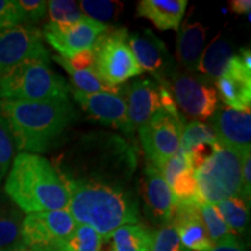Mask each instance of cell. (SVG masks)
Listing matches in <instances>:
<instances>
[{
	"instance_id": "cell-1",
	"label": "cell",
	"mask_w": 251,
	"mask_h": 251,
	"mask_svg": "<svg viewBox=\"0 0 251 251\" xmlns=\"http://www.w3.org/2000/svg\"><path fill=\"white\" fill-rule=\"evenodd\" d=\"M136 165L135 146L108 131L81 135L52 164L63 184L92 183L122 188L133 181Z\"/></svg>"
},
{
	"instance_id": "cell-2",
	"label": "cell",
	"mask_w": 251,
	"mask_h": 251,
	"mask_svg": "<svg viewBox=\"0 0 251 251\" xmlns=\"http://www.w3.org/2000/svg\"><path fill=\"white\" fill-rule=\"evenodd\" d=\"M0 114L5 118L20 152H46L61 142L77 111L70 100L18 101L0 99Z\"/></svg>"
},
{
	"instance_id": "cell-3",
	"label": "cell",
	"mask_w": 251,
	"mask_h": 251,
	"mask_svg": "<svg viewBox=\"0 0 251 251\" xmlns=\"http://www.w3.org/2000/svg\"><path fill=\"white\" fill-rule=\"evenodd\" d=\"M68 212L77 225L89 226L102 240L122 226L139 222V203L126 188L92 183L64 184Z\"/></svg>"
},
{
	"instance_id": "cell-4",
	"label": "cell",
	"mask_w": 251,
	"mask_h": 251,
	"mask_svg": "<svg viewBox=\"0 0 251 251\" xmlns=\"http://www.w3.org/2000/svg\"><path fill=\"white\" fill-rule=\"evenodd\" d=\"M5 194L27 214L67 209L69 205L68 190L56 169L35 153L20 152L13 159Z\"/></svg>"
},
{
	"instance_id": "cell-5",
	"label": "cell",
	"mask_w": 251,
	"mask_h": 251,
	"mask_svg": "<svg viewBox=\"0 0 251 251\" xmlns=\"http://www.w3.org/2000/svg\"><path fill=\"white\" fill-rule=\"evenodd\" d=\"M71 86L49 68V63L28 59L0 77V99L50 101L69 99Z\"/></svg>"
},
{
	"instance_id": "cell-6",
	"label": "cell",
	"mask_w": 251,
	"mask_h": 251,
	"mask_svg": "<svg viewBox=\"0 0 251 251\" xmlns=\"http://www.w3.org/2000/svg\"><path fill=\"white\" fill-rule=\"evenodd\" d=\"M242 155L220 146L215 147L214 155L201 168L194 171L202 201L216 205L227 198H242Z\"/></svg>"
},
{
	"instance_id": "cell-7",
	"label": "cell",
	"mask_w": 251,
	"mask_h": 251,
	"mask_svg": "<svg viewBox=\"0 0 251 251\" xmlns=\"http://www.w3.org/2000/svg\"><path fill=\"white\" fill-rule=\"evenodd\" d=\"M128 31L125 28H109L92 47L93 69L106 83L118 86L142 74L128 46Z\"/></svg>"
},
{
	"instance_id": "cell-8",
	"label": "cell",
	"mask_w": 251,
	"mask_h": 251,
	"mask_svg": "<svg viewBox=\"0 0 251 251\" xmlns=\"http://www.w3.org/2000/svg\"><path fill=\"white\" fill-rule=\"evenodd\" d=\"M161 86L170 90L178 109L193 119H209L218 107L215 87L200 76L175 70Z\"/></svg>"
},
{
	"instance_id": "cell-9",
	"label": "cell",
	"mask_w": 251,
	"mask_h": 251,
	"mask_svg": "<svg viewBox=\"0 0 251 251\" xmlns=\"http://www.w3.org/2000/svg\"><path fill=\"white\" fill-rule=\"evenodd\" d=\"M184 122V118L175 117L164 109H159L137 129L144 153L155 168H161L179 150Z\"/></svg>"
},
{
	"instance_id": "cell-10",
	"label": "cell",
	"mask_w": 251,
	"mask_h": 251,
	"mask_svg": "<svg viewBox=\"0 0 251 251\" xmlns=\"http://www.w3.org/2000/svg\"><path fill=\"white\" fill-rule=\"evenodd\" d=\"M76 221L68 209L27 214L21 225V238L25 247L36 251H56L75 228Z\"/></svg>"
},
{
	"instance_id": "cell-11",
	"label": "cell",
	"mask_w": 251,
	"mask_h": 251,
	"mask_svg": "<svg viewBox=\"0 0 251 251\" xmlns=\"http://www.w3.org/2000/svg\"><path fill=\"white\" fill-rule=\"evenodd\" d=\"M42 31L30 25L0 29V77L28 59L49 63Z\"/></svg>"
},
{
	"instance_id": "cell-12",
	"label": "cell",
	"mask_w": 251,
	"mask_h": 251,
	"mask_svg": "<svg viewBox=\"0 0 251 251\" xmlns=\"http://www.w3.org/2000/svg\"><path fill=\"white\" fill-rule=\"evenodd\" d=\"M108 29L107 25L84 17L72 24L47 23L42 35L47 42L61 54L70 59L81 51L92 49L98 37Z\"/></svg>"
},
{
	"instance_id": "cell-13",
	"label": "cell",
	"mask_w": 251,
	"mask_h": 251,
	"mask_svg": "<svg viewBox=\"0 0 251 251\" xmlns=\"http://www.w3.org/2000/svg\"><path fill=\"white\" fill-rule=\"evenodd\" d=\"M70 93L90 119L109 126L126 135L134 133L128 119L127 103L124 93H83L72 87Z\"/></svg>"
},
{
	"instance_id": "cell-14",
	"label": "cell",
	"mask_w": 251,
	"mask_h": 251,
	"mask_svg": "<svg viewBox=\"0 0 251 251\" xmlns=\"http://www.w3.org/2000/svg\"><path fill=\"white\" fill-rule=\"evenodd\" d=\"M128 46L141 70L152 75L158 85L164 84L175 71L174 59L165 43L150 29L128 35Z\"/></svg>"
},
{
	"instance_id": "cell-15",
	"label": "cell",
	"mask_w": 251,
	"mask_h": 251,
	"mask_svg": "<svg viewBox=\"0 0 251 251\" xmlns=\"http://www.w3.org/2000/svg\"><path fill=\"white\" fill-rule=\"evenodd\" d=\"M211 128L220 146L241 155L251 149V113L218 106L211 117Z\"/></svg>"
},
{
	"instance_id": "cell-16",
	"label": "cell",
	"mask_w": 251,
	"mask_h": 251,
	"mask_svg": "<svg viewBox=\"0 0 251 251\" xmlns=\"http://www.w3.org/2000/svg\"><path fill=\"white\" fill-rule=\"evenodd\" d=\"M140 193L147 213L153 221L163 226H170L176 208V200L170 186L161 172L152 164H148L141 175Z\"/></svg>"
},
{
	"instance_id": "cell-17",
	"label": "cell",
	"mask_w": 251,
	"mask_h": 251,
	"mask_svg": "<svg viewBox=\"0 0 251 251\" xmlns=\"http://www.w3.org/2000/svg\"><path fill=\"white\" fill-rule=\"evenodd\" d=\"M215 91L227 107L236 111H250L251 70L234 55L221 77L215 80Z\"/></svg>"
},
{
	"instance_id": "cell-18",
	"label": "cell",
	"mask_w": 251,
	"mask_h": 251,
	"mask_svg": "<svg viewBox=\"0 0 251 251\" xmlns=\"http://www.w3.org/2000/svg\"><path fill=\"white\" fill-rule=\"evenodd\" d=\"M128 119L133 130L148 122L156 112L162 109L159 85L155 80L141 78L124 87Z\"/></svg>"
},
{
	"instance_id": "cell-19",
	"label": "cell",
	"mask_w": 251,
	"mask_h": 251,
	"mask_svg": "<svg viewBox=\"0 0 251 251\" xmlns=\"http://www.w3.org/2000/svg\"><path fill=\"white\" fill-rule=\"evenodd\" d=\"M188 251H207L213 246L200 215L199 205L176 203L171 224Z\"/></svg>"
},
{
	"instance_id": "cell-20",
	"label": "cell",
	"mask_w": 251,
	"mask_h": 251,
	"mask_svg": "<svg viewBox=\"0 0 251 251\" xmlns=\"http://www.w3.org/2000/svg\"><path fill=\"white\" fill-rule=\"evenodd\" d=\"M186 0H141L136 15L149 19L159 30H179Z\"/></svg>"
},
{
	"instance_id": "cell-21",
	"label": "cell",
	"mask_w": 251,
	"mask_h": 251,
	"mask_svg": "<svg viewBox=\"0 0 251 251\" xmlns=\"http://www.w3.org/2000/svg\"><path fill=\"white\" fill-rule=\"evenodd\" d=\"M207 28L201 23L186 20L181 26L177 39V61L188 71H194L206 47Z\"/></svg>"
},
{
	"instance_id": "cell-22",
	"label": "cell",
	"mask_w": 251,
	"mask_h": 251,
	"mask_svg": "<svg viewBox=\"0 0 251 251\" xmlns=\"http://www.w3.org/2000/svg\"><path fill=\"white\" fill-rule=\"evenodd\" d=\"M234 56V49L230 42L222 39L218 34L203 49L201 56L196 67L200 77L206 80H216L224 74L227 64Z\"/></svg>"
},
{
	"instance_id": "cell-23",
	"label": "cell",
	"mask_w": 251,
	"mask_h": 251,
	"mask_svg": "<svg viewBox=\"0 0 251 251\" xmlns=\"http://www.w3.org/2000/svg\"><path fill=\"white\" fill-rule=\"evenodd\" d=\"M23 220L20 209L7 196L0 193V251H15L24 246Z\"/></svg>"
},
{
	"instance_id": "cell-24",
	"label": "cell",
	"mask_w": 251,
	"mask_h": 251,
	"mask_svg": "<svg viewBox=\"0 0 251 251\" xmlns=\"http://www.w3.org/2000/svg\"><path fill=\"white\" fill-rule=\"evenodd\" d=\"M153 233L143 225L122 226L109 235V251H151Z\"/></svg>"
},
{
	"instance_id": "cell-25",
	"label": "cell",
	"mask_w": 251,
	"mask_h": 251,
	"mask_svg": "<svg viewBox=\"0 0 251 251\" xmlns=\"http://www.w3.org/2000/svg\"><path fill=\"white\" fill-rule=\"evenodd\" d=\"M52 59L68 72L75 90L80 91L83 93H124V87L109 85L94 71L93 68L86 69V70H75L69 64L68 59L61 57V56H52Z\"/></svg>"
},
{
	"instance_id": "cell-26",
	"label": "cell",
	"mask_w": 251,
	"mask_h": 251,
	"mask_svg": "<svg viewBox=\"0 0 251 251\" xmlns=\"http://www.w3.org/2000/svg\"><path fill=\"white\" fill-rule=\"evenodd\" d=\"M225 222L233 233L242 234L249 222V206L242 198H227L215 205Z\"/></svg>"
},
{
	"instance_id": "cell-27",
	"label": "cell",
	"mask_w": 251,
	"mask_h": 251,
	"mask_svg": "<svg viewBox=\"0 0 251 251\" xmlns=\"http://www.w3.org/2000/svg\"><path fill=\"white\" fill-rule=\"evenodd\" d=\"M103 240L89 226L77 225L75 230L58 244L56 251H102Z\"/></svg>"
},
{
	"instance_id": "cell-28",
	"label": "cell",
	"mask_w": 251,
	"mask_h": 251,
	"mask_svg": "<svg viewBox=\"0 0 251 251\" xmlns=\"http://www.w3.org/2000/svg\"><path fill=\"white\" fill-rule=\"evenodd\" d=\"M78 4L85 17L103 25L117 21L124 12V4L115 0H81Z\"/></svg>"
},
{
	"instance_id": "cell-29",
	"label": "cell",
	"mask_w": 251,
	"mask_h": 251,
	"mask_svg": "<svg viewBox=\"0 0 251 251\" xmlns=\"http://www.w3.org/2000/svg\"><path fill=\"white\" fill-rule=\"evenodd\" d=\"M199 211L207 234H208L213 244L235 236V234L229 229L215 205L201 202L199 205Z\"/></svg>"
},
{
	"instance_id": "cell-30",
	"label": "cell",
	"mask_w": 251,
	"mask_h": 251,
	"mask_svg": "<svg viewBox=\"0 0 251 251\" xmlns=\"http://www.w3.org/2000/svg\"><path fill=\"white\" fill-rule=\"evenodd\" d=\"M174 194L176 203H196L200 205L203 202L199 193L194 171L192 169L184 171L176 178L170 186Z\"/></svg>"
},
{
	"instance_id": "cell-31",
	"label": "cell",
	"mask_w": 251,
	"mask_h": 251,
	"mask_svg": "<svg viewBox=\"0 0 251 251\" xmlns=\"http://www.w3.org/2000/svg\"><path fill=\"white\" fill-rule=\"evenodd\" d=\"M201 143L216 144L218 141H216L215 135L209 126L198 120L191 121L183 129L180 140V149L184 152H187L193 147Z\"/></svg>"
},
{
	"instance_id": "cell-32",
	"label": "cell",
	"mask_w": 251,
	"mask_h": 251,
	"mask_svg": "<svg viewBox=\"0 0 251 251\" xmlns=\"http://www.w3.org/2000/svg\"><path fill=\"white\" fill-rule=\"evenodd\" d=\"M49 23L72 24L83 19L85 15L80 11L79 4L70 0H51L47 1Z\"/></svg>"
},
{
	"instance_id": "cell-33",
	"label": "cell",
	"mask_w": 251,
	"mask_h": 251,
	"mask_svg": "<svg viewBox=\"0 0 251 251\" xmlns=\"http://www.w3.org/2000/svg\"><path fill=\"white\" fill-rule=\"evenodd\" d=\"M15 143L5 118L0 114V181L5 178L13 162Z\"/></svg>"
},
{
	"instance_id": "cell-34",
	"label": "cell",
	"mask_w": 251,
	"mask_h": 251,
	"mask_svg": "<svg viewBox=\"0 0 251 251\" xmlns=\"http://www.w3.org/2000/svg\"><path fill=\"white\" fill-rule=\"evenodd\" d=\"M151 251H188L181 244L179 236L172 226H164L153 234Z\"/></svg>"
},
{
	"instance_id": "cell-35",
	"label": "cell",
	"mask_w": 251,
	"mask_h": 251,
	"mask_svg": "<svg viewBox=\"0 0 251 251\" xmlns=\"http://www.w3.org/2000/svg\"><path fill=\"white\" fill-rule=\"evenodd\" d=\"M188 169L192 168H191L190 162H188L187 155L179 148V150L174 156L170 157L158 170L169 186H171L176 178L180 174H183L184 171L188 170Z\"/></svg>"
},
{
	"instance_id": "cell-36",
	"label": "cell",
	"mask_w": 251,
	"mask_h": 251,
	"mask_svg": "<svg viewBox=\"0 0 251 251\" xmlns=\"http://www.w3.org/2000/svg\"><path fill=\"white\" fill-rule=\"evenodd\" d=\"M23 23L24 19L18 2L14 0H0V29H7Z\"/></svg>"
},
{
	"instance_id": "cell-37",
	"label": "cell",
	"mask_w": 251,
	"mask_h": 251,
	"mask_svg": "<svg viewBox=\"0 0 251 251\" xmlns=\"http://www.w3.org/2000/svg\"><path fill=\"white\" fill-rule=\"evenodd\" d=\"M24 23H37L47 13V1L43 0H18Z\"/></svg>"
},
{
	"instance_id": "cell-38",
	"label": "cell",
	"mask_w": 251,
	"mask_h": 251,
	"mask_svg": "<svg viewBox=\"0 0 251 251\" xmlns=\"http://www.w3.org/2000/svg\"><path fill=\"white\" fill-rule=\"evenodd\" d=\"M216 144H198V146L193 147L192 149L188 150L187 152H185L187 155L188 162H190L191 168L193 169V171L200 169L202 165H205L206 163L211 159V157L214 155Z\"/></svg>"
},
{
	"instance_id": "cell-39",
	"label": "cell",
	"mask_w": 251,
	"mask_h": 251,
	"mask_svg": "<svg viewBox=\"0 0 251 251\" xmlns=\"http://www.w3.org/2000/svg\"><path fill=\"white\" fill-rule=\"evenodd\" d=\"M68 61L71 68L75 70H86V69L93 68L94 54L92 49L85 50V51H81L79 54L72 56Z\"/></svg>"
},
{
	"instance_id": "cell-40",
	"label": "cell",
	"mask_w": 251,
	"mask_h": 251,
	"mask_svg": "<svg viewBox=\"0 0 251 251\" xmlns=\"http://www.w3.org/2000/svg\"><path fill=\"white\" fill-rule=\"evenodd\" d=\"M242 185L244 198L249 201L251 193V157L250 151L242 157Z\"/></svg>"
},
{
	"instance_id": "cell-41",
	"label": "cell",
	"mask_w": 251,
	"mask_h": 251,
	"mask_svg": "<svg viewBox=\"0 0 251 251\" xmlns=\"http://www.w3.org/2000/svg\"><path fill=\"white\" fill-rule=\"evenodd\" d=\"M207 251H247L246 247L243 246L236 236H233L227 240L221 241V242L214 243L212 248Z\"/></svg>"
},
{
	"instance_id": "cell-42",
	"label": "cell",
	"mask_w": 251,
	"mask_h": 251,
	"mask_svg": "<svg viewBox=\"0 0 251 251\" xmlns=\"http://www.w3.org/2000/svg\"><path fill=\"white\" fill-rule=\"evenodd\" d=\"M229 8L235 14H250V0H231L229 1Z\"/></svg>"
},
{
	"instance_id": "cell-43",
	"label": "cell",
	"mask_w": 251,
	"mask_h": 251,
	"mask_svg": "<svg viewBox=\"0 0 251 251\" xmlns=\"http://www.w3.org/2000/svg\"><path fill=\"white\" fill-rule=\"evenodd\" d=\"M240 58L242 59L243 64L251 70V52L249 48H242L240 51Z\"/></svg>"
},
{
	"instance_id": "cell-44",
	"label": "cell",
	"mask_w": 251,
	"mask_h": 251,
	"mask_svg": "<svg viewBox=\"0 0 251 251\" xmlns=\"http://www.w3.org/2000/svg\"><path fill=\"white\" fill-rule=\"evenodd\" d=\"M15 251H36V250L29 249V248H27V247L23 246V247H20V248H19V249H17V250H15Z\"/></svg>"
}]
</instances>
